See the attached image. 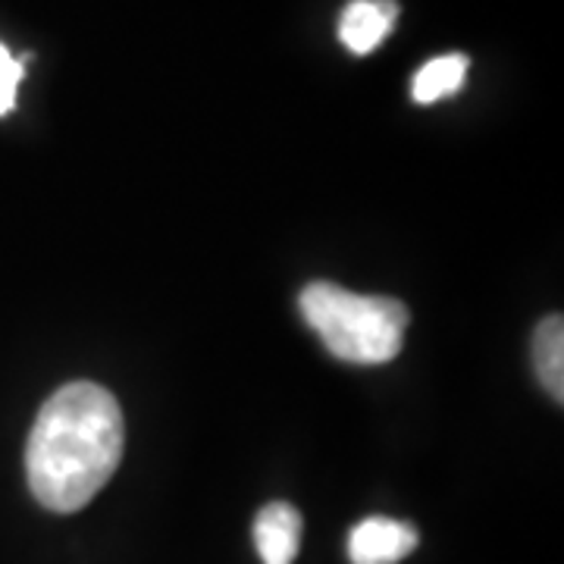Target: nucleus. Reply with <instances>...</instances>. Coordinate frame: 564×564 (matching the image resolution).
Instances as JSON below:
<instances>
[{
  "mask_svg": "<svg viewBox=\"0 0 564 564\" xmlns=\"http://www.w3.org/2000/svg\"><path fill=\"white\" fill-rule=\"evenodd\" d=\"M254 543L263 564H292L302 545V514L285 502L267 505L254 521Z\"/></svg>",
  "mask_w": 564,
  "mask_h": 564,
  "instance_id": "39448f33",
  "label": "nucleus"
},
{
  "mask_svg": "<svg viewBox=\"0 0 564 564\" xmlns=\"http://www.w3.org/2000/svg\"><path fill=\"white\" fill-rule=\"evenodd\" d=\"M22 82V63L0 44V117L13 110L17 104V88Z\"/></svg>",
  "mask_w": 564,
  "mask_h": 564,
  "instance_id": "6e6552de",
  "label": "nucleus"
},
{
  "mask_svg": "<svg viewBox=\"0 0 564 564\" xmlns=\"http://www.w3.org/2000/svg\"><path fill=\"white\" fill-rule=\"evenodd\" d=\"M399 7L392 0H351L339 20V39L351 54H370L392 32Z\"/></svg>",
  "mask_w": 564,
  "mask_h": 564,
  "instance_id": "20e7f679",
  "label": "nucleus"
},
{
  "mask_svg": "<svg viewBox=\"0 0 564 564\" xmlns=\"http://www.w3.org/2000/svg\"><path fill=\"white\" fill-rule=\"evenodd\" d=\"M417 545V530L392 518H367L348 536V558L355 564H395Z\"/></svg>",
  "mask_w": 564,
  "mask_h": 564,
  "instance_id": "7ed1b4c3",
  "label": "nucleus"
},
{
  "mask_svg": "<svg viewBox=\"0 0 564 564\" xmlns=\"http://www.w3.org/2000/svg\"><path fill=\"white\" fill-rule=\"evenodd\" d=\"M126 426L117 399L76 380L41 404L25 445L32 496L47 511L73 514L101 492L120 467Z\"/></svg>",
  "mask_w": 564,
  "mask_h": 564,
  "instance_id": "f257e3e1",
  "label": "nucleus"
},
{
  "mask_svg": "<svg viewBox=\"0 0 564 564\" xmlns=\"http://www.w3.org/2000/svg\"><path fill=\"white\" fill-rule=\"evenodd\" d=\"M464 76H467V57L445 54V57L426 63L421 73L414 76L411 95H414L417 104L440 101V98H448V95H455L462 88Z\"/></svg>",
  "mask_w": 564,
  "mask_h": 564,
  "instance_id": "0eeeda50",
  "label": "nucleus"
},
{
  "mask_svg": "<svg viewBox=\"0 0 564 564\" xmlns=\"http://www.w3.org/2000/svg\"><path fill=\"white\" fill-rule=\"evenodd\" d=\"M302 314L339 361L386 364L402 351L408 307L395 299L311 282L302 292Z\"/></svg>",
  "mask_w": 564,
  "mask_h": 564,
  "instance_id": "f03ea898",
  "label": "nucleus"
},
{
  "mask_svg": "<svg viewBox=\"0 0 564 564\" xmlns=\"http://www.w3.org/2000/svg\"><path fill=\"white\" fill-rule=\"evenodd\" d=\"M533 364L536 373L549 389V395L555 402L564 399V323L562 317H549L540 323L536 336H533Z\"/></svg>",
  "mask_w": 564,
  "mask_h": 564,
  "instance_id": "423d86ee",
  "label": "nucleus"
}]
</instances>
